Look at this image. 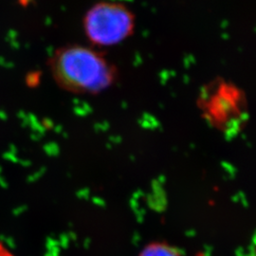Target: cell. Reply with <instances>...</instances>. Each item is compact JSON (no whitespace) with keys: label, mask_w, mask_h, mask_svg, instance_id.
<instances>
[{"label":"cell","mask_w":256,"mask_h":256,"mask_svg":"<svg viewBox=\"0 0 256 256\" xmlns=\"http://www.w3.org/2000/svg\"><path fill=\"white\" fill-rule=\"evenodd\" d=\"M52 74L59 86L75 93H99L116 79V68L101 52L88 46L59 48L50 61Z\"/></svg>","instance_id":"obj_1"},{"label":"cell","mask_w":256,"mask_h":256,"mask_svg":"<svg viewBox=\"0 0 256 256\" xmlns=\"http://www.w3.org/2000/svg\"><path fill=\"white\" fill-rule=\"evenodd\" d=\"M136 16L126 5L116 1L95 3L84 16L82 30L88 40L100 48L116 46L132 36Z\"/></svg>","instance_id":"obj_2"},{"label":"cell","mask_w":256,"mask_h":256,"mask_svg":"<svg viewBox=\"0 0 256 256\" xmlns=\"http://www.w3.org/2000/svg\"><path fill=\"white\" fill-rule=\"evenodd\" d=\"M140 256H182L174 248L170 247L168 245L156 243L151 244L146 248Z\"/></svg>","instance_id":"obj_3"}]
</instances>
